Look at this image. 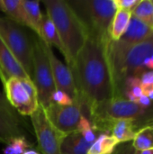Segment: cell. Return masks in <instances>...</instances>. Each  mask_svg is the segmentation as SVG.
Listing matches in <instances>:
<instances>
[{
	"instance_id": "34",
	"label": "cell",
	"mask_w": 153,
	"mask_h": 154,
	"mask_svg": "<svg viewBox=\"0 0 153 154\" xmlns=\"http://www.w3.org/2000/svg\"><path fill=\"white\" fill-rule=\"evenodd\" d=\"M23 154H39V152H37L33 150H26Z\"/></svg>"
},
{
	"instance_id": "35",
	"label": "cell",
	"mask_w": 153,
	"mask_h": 154,
	"mask_svg": "<svg viewBox=\"0 0 153 154\" xmlns=\"http://www.w3.org/2000/svg\"><path fill=\"white\" fill-rule=\"evenodd\" d=\"M0 10H1V3H0Z\"/></svg>"
},
{
	"instance_id": "31",
	"label": "cell",
	"mask_w": 153,
	"mask_h": 154,
	"mask_svg": "<svg viewBox=\"0 0 153 154\" xmlns=\"http://www.w3.org/2000/svg\"><path fill=\"white\" fill-rule=\"evenodd\" d=\"M144 126H153V115L151 116H150L149 118H146L145 120H143L138 126V129L139 127H144Z\"/></svg>"
},
{
	"instance_id": "26",
	"label": "cell",
	"mask_w": 153,
	"mask_h": 154,
	"mask_svg": "<svg viewBox=\"0 0 153 154\" xmlns=\"http://www.w3.org/2000/svg\"><path fill=\"white\" fill-rule=\"evenodd\" d=\"M140 2L141 0H115V4L117 9L128 11L131 13H133Z\"/></svg>"
},
{
	"instance_id": "18",
	"label": "cell",
	"mask_w": 153,
	"mask_h": 154,
	"mask_svg": "<svg viewBox=\"0 0 153 154\" xmlns=\"http://www.w3.org/2000/svg\"><path fill=\"white\" fill-rule=\"evenodd\" d=\"M131 18V12L121 9L116 10L108 30V35L111 41L118 42L122 38L128 28Z\"/></svg>"
},
{
	"instance_id": "30",
	"label": "cell",
	"mask_w": 153,
	"mask_h": 154,
	"mask_svg": "<svg viewBox=\"0 0 153 154\" xmlns=\"http://www.w3.org/2000/svg\"><path fill=\"white\" fill-rule=\"evenodd\" d=\"M144 68L146 70H153V55L145 60Z\"/></svg>"
},
{
	"instance_id": "33",
	"label": "cell",
	"mask_w": 153,
	"mask_h": 154,
	"mask_svg": "<svg viewBox=\"0 0 153 154\" xmlns=\"http://www.w3.org/2000/svg\"><path fill=\"white\" fill-rule=\"evenodd\" d=\"M133 154H153V148L143 151H134Z\"/></svg>"
},
{
	"instance_id": "11",
	"label": "cell",
	"mask_w": 153,
	"mask_h": 154,
	"mask_svg": "<svg viewBox=\"0 0 153 154\" xmlns=\"http://www.w3.org/2000/svg\"><path fill=\"white\" fill-rule=\"evenodd\" d=\"M0 78L5 84L11 78L30 79L25 70L0 39Z\"/></svg>"
},
{
	"instance_id": "8",
	"label": "cell",
	"mask_w": 153,
	"mask_h": 154,
	"mask_svg": "<svg viewBox=\"0 0 153 154\" xmlns=\"http://www.w3.org/2000/svg\"><path fill=\"white\" fill-rule=\"evenodd\" d=\"M30 117L40 152L42 154H60V145L67 134L51 124L41 105Z\"/></svg>"
},
{
	"instance_id": "2",
	"label": "cell",
	"mask_w": 153,
	"mask_h": 154,
	"mask_svg": "<svg viewBox=\"0 0 153 154\" xmlns=\"http://www.w3.org/2000/svg\"><path fill=\"white\" fill-rule=\"evenodd\" d=\"M43 4L46 14L57 29L65 50L67 66L71 70L75 59L87 38V31L68 1L45 0Z\"/></svg>"
},
{
	"instance_id": "24",
	"label": "cell",
	"mask_w": 153,
	"mask_h": 154,
	"mask_svg": "<svg viewBox=\"0 0 153 154\" xmlns=\"http://www.w3.org/2000/svg\"><path fill=\"white\" fill-rule=\"evenodd\" d=\"M30 143L26 141L24 136H20L13 139L4 149V154H23L27 148H29Z\"/></svg>"
},
{
	"instance_id": "22",
	"label": "cell",
	"mask_w": 153,
	"mask_h": 154,
	"mask_svg": "<svg viewBox=\"0 0 153 154\" xmlns=\"http://www.w3.org/2000/svg\"><path fill=\"white\" fill-rule=\"evenodd\" d=\"M132 15L153 31V3L151 0H141L133 11Z\"/></svg>"
},
{
	"instance_id": "9",
	"label": "cell",
	"mask_w": 153,
	"mask_h": 154,
	"mask_svg": "<svg viewBox=\"0 0 153 154\" xmlns=\"http://www.w3.org/2000/svg\"><path fill=\"white\" fill-rule=\"evenodd\" d=\"M83 108L82 103L78 99H74L70 106H59L50 103L44 110L51 124L59 131L68 134L77 130L79 120L84 115Z\"/></svg>"
},
{
	"instance_id": "23",
	"label": "cell",
	"mask_w": 153,
	"mask_h": 154,
	"mask_svg": "<svg viewBox=\"0 0 153 154\" xmlns=\"http://www.w3.org/2000/svg\"><path fill=\"white\" fill-rule=\"evenodd\" d=\"M76 131H78L91 144L96 141V139L98 136V134H96L93 125H91L89 119L84 115L81 116Z\"/></svg>"
},
{
	"instance_id": "4",
	"label": "cell",
	"mask_w": 153,
	"mask_h": 154,
	"mask_svg": "<svg viewBox=\"0 0 153 154\" xmlns=\"http://www.w3.org/2000/svg\"><path fill=\"white\" fill-rule=\"evenodd\" d=\"M87 33L109 38L108 30L117 10L115 0H75L68 1Z\"/></svg>"
},
{
	"instance_id": "5",
	"label": "cell",
	"mask_w": 153,
	"mask_h": 154,
	"mask_svg": "<svg viewBox=\"0 0 153 154\" xmlns=\"http://www.w3.org/2000/svg\"><path fill=\"white\" fill-rule=\"evenodd\" d=\"M0 39L32 79L33 42L21 25L0 16Z\"/></svg>"
},
{
	"instance_id": "6",
	"label": "cell",
	"mask_w": 153,
	"mask_h": 154,
	"mask_svg": "<svg viewBox=\"0 0 153 154\" xmlns=\"http://www.w3.org/2000/svg\"><path fill=\"white\" fill-rule=\"evenodd\" d=\"M32 80L38 92L39 104L44 108L47 107L51 103V96L56 87L50 62L43 48V42L39 37L33 40Z\"/></svg>"
},
{
	"instance_id": "19",
	"label": "cell",
	"mask_w": 153,
	"mask_h": 154,
	"mask_svg": "<svg viewBox=\"0 0 153 154\" xmlns=\"http://www.w3.org/2000/svg\"><path fill=\"white\" fill-rule=\"evenodd\" d=\"M1 11L8 19L21 26H26L25 14L23 6V0H0Z\"/></svg>"
},
{
	"instance_id": "14",
	"label": "cell",
	"mask_w": 153,
	"mask_h": 154,
	"mask_svg": "<svg viewBox=\"0 0 153 154\" xmlns=\"http://www.w3.org/2000/svg\"><path fill=\"white\" fill-rule=\"evenodd\" d=\"M92 144L78 131L68 134L60 145V154H87Z\"/></svg>"
},
{
	"instance_id": "20",
	"label": "cell",
	"mask_w": 153,
	"mask_h": 154,
	"mask_svg": "<svg viewBox=\"0 0 153 154\" xmlns=\"http://www.w3.org/2000/svg\"><path fill=\"white\" fill-rule=\"evenodd\" d=\"M119 144L110 134H99L87 154H113Z\"/></svg>"
},
{
	"instance_id": "21",
	"label": "cell",
	"mask_w": 153,
	"mask_h": 154,
	"mask_svg": "<svg viewBox=\"0 0 153 154\" xmlns=\"http://www.w3.org/2000/svg\"><path fill=\"white\" fill-rule=\"evenodd\" d=\"M132 146L135 151H143L153 148V126L139 128Z\"/></svg>"
},
{
	"instance_id": "32",
	"label": "cell",
	"mask_w": 153,
	"mask_h": 154,
	"mask_svg": "<svg viewBox=\"0 0 153 154\" xmlns=\"http://www.w3.org/2000/svg\"><path fill=\"white\" fill-rule=\"evenodd\" d=\"M0 107H3V108H5V109H11V110H14L13 108H11L10 105L8 104V102L6 101L5 97L0 93Z\"/></svg>"
},
{
	"instance_id": "28",
	"label": "cell",
	"mask_w": 153,
	"mask_h": 154,
	"mask_svg": "<svg viewBox=\"0 0 153 154\" xmlns=\"http://www.w3.org/2000/svg\"><path fill=\"white\" fill-rule=\"evenodd\" d=\"M134 149L132 144L129 143H121L117 146L113 154H133Z\"/></svg>"
},
{
	"instance_id": "3",
	"label": "cell",
	"mask_w": 153,
	"mask_h": 154,
	"mask_svg": "<svg viewBox=\"0 0 153 154\" xmlns=\"http://www.w3.org/2000/svg\"><path fill=\"white\" fill-rule=\"evenodd\" d=\"M107 54L116 97H120V88L125 79L140 78L143 72L147 71L144 68V61L153 55V34L142 42L133 45H125L110 40L107 44Z\"/></svg>"
},
{
	"instance_id": "29",
	"label": "cell",
	"mask_w": 153,
	"mask_h": 154,
	"mask_svg": "<svg viewBox=\"0 0 153 154\" xmlns=\"http://www.w3.org/2000/svg\"><path fill=\"white\" fill-rule=\"evenodd\" d=\"M152 101L145 95H142L137 101V104L141 106L144 109H151L152 107Z\"/></svg>"
},
{
	"instance_id": "16",
	"label": "cell",
	"mask_w": 153,
	"mask_h": 154,
	"mask_svg": "<svg viewBox=\"0 0 153 154\" xmlns=\"http://www.w3.org/2000/svg\"><path fill=\"white\" fill-rule=\"evenodd\" d=\"M39 38L49 46L57 48L65 57V50L57 32V29L51 19L47 14L43 15Z\"/></svg>"
},
{
	"instance_id": "36",
	"label": "cell",
	"mask_w": 153,
	"mask_h": 154,
	"mask_svg": "<svg viewBox=\"0 0 153 154\" xmlns=\"http://www.w3.org/2000/svg\"><path fill=\"white\" fill-rule=\"evenodd\" d=\"M151 1H152V3H153V0H151Z\"/></svg>"
},
{
	"instance_id": "17",
	"label": "cell",
	"mask_w": 153,
	"mask_h": 154,
	"mask_svg": "<svg viewBox=\"0 0 153 154\" xmlns=\"http://www.w3.org/2000/svg\"><path fill=\"white\" fill-rule=\"evenodd\" d=\"M23 6L25 14L26 26L32 29L35 32L37 37H39L43 18V14L41 11L40 2L23 0Z\"/></svg>"
},
{
	"instance_id": "12",
	"label": "cell",
	"mask_w": 153,
	"mask_h": 154,
	"mask_svg": "<svg viewBox=\"0 0 153 154\" xmlns=\"http://www.w3.org/2000/svg\"><path fill=\"white\" fill-rule=\"evenodd\" d=\"M20 136H23V131L14 111L0 107V143L7 145L13 139Z\"/></svg>"
},
{
	"instance_id": "25",
	"label": "cell",
	"mask_w": 153,
	"mask_h": 154,
	"mask_svg": "<svg viewBox=\"0 0 153 154\" xmlns=\"http://www.w3.org/2000/svg\"><path fill=\"white\" fill-rule=\"evenodd\" d=\"M51 103L59 106H70L73 104V99L65 92L55 89L51 96Z\"/></svg>"
},
{
	"instance_id": "10",
	"label": "cell",
	"mask_w": 153,
	"mask_h": 154,
	"mask_svg": "<svg viewBox=\"0 0 153 154\" xmlns=\"http://www.w3.org/2000/svg\"><path fill=\"white\" fill-rule=\"evenodd\" d=\"M43 48L50 62L56 89H60L67 93L73 100L78 99L77 87L70 69L67 66V64H64L57 58L51 47L44 42Z\"/></svg>"
},
{
	"instance_id": "1",
	"label": "cell",
	"mask_w": 153,
	"mask_h": 154,
	"mask_svg": "<svg viewBox=\"0 0 153 154\" xmlns=\"http://www.w3.org/2000/svg\"><path fill=\"white\" fill-rule=\"evenodd\" d=\"M109 41L110 38L88 33L71 69L78 100L84 107V116H89L97 107L116 97L107 54Z\"/></svg>"
},
{
	"instance_id": "15",
	"label": "cell",
	"mask_w": 153,
	"mask_h": 154,
	"mask_svg": "<svg viewBox=\"0 0 153 154\" xmlns=\"http://www.w3.org/2000/svg\"><path fill=\"white\" fill-rule=\"evenodd\" d=\"M135 123L132 119H122L115 122L110 130L111 135L120 144L133 141L137 133Z\"/></svg>"
},
{
	"instance_id": "7",
	"label": "cell",
	"mask_w": 153,
	"mask_h": 154,
	"mask_svg": "<svg viewBox=\"0 0 153 154\" xmlns=\"http://www.w3.org/2000/svg\"><path fill=\"white\" fill-rule=\"evenodd\" d=\"M5 99L20 115L31 116L39 106L38 92L31 79L11 78L5 84Z\"/></svg>"
},
{
	"instance_id": "13",
	"label": "cell",
	"mask_w": 153,
	"mask_h": 154,
	"mask_svg": "<svg viewBox=\"0 0 153 154\" xmlns=\"http://www.w3.org/2000/svg\"><path fill=\"white\" fill-rule=\"evenodd\" d=\"M153 34V31L142 22L132 15L127 30L118 41L125 45H133L148 39Z\"/></svg>"
},
{
	"instance_id": "27",
	"label": "cell",
	"mask_w": 153,
	"mask_h": 154,
	"mask_svg": "<svg viewBox=\"0 0 153 154\" xmlns=\"http://www.w3.org/2000/svg\"><path fill=\"white\" fill-rule=\"evenodd\" d=\"M140 80L144 92L153 88V70H147L140 76Z\"/></svg>"
}]
</instances>
